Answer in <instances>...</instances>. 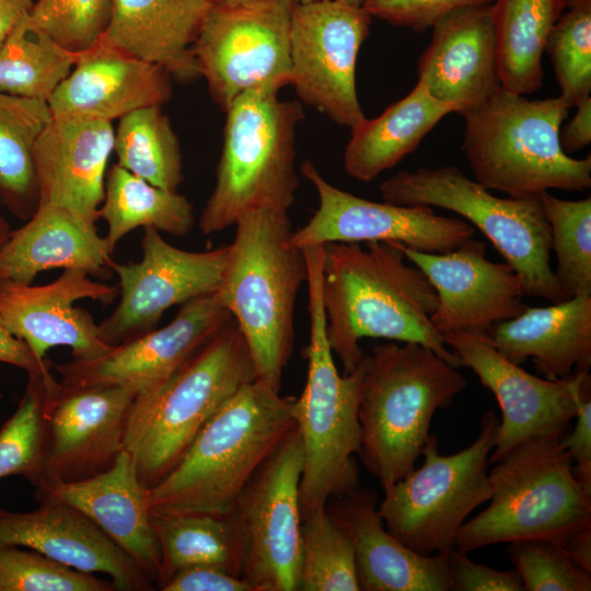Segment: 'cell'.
Segmentation results:
<instances>
[{
  "label": "cell",
  "instance_id": "cell-25",
  "mask_svg": "<svg viewBox=\"0 0 591 591\" xmlns=\"http://www.w3.org/2000/svg\"><path fill=\"white\" fill-rule=\"evenodd\" d=\"M39 502L30 512L0 508V545L27 547L73 569L108 575L115 590L154 589L140 567L83 513L62 502Z\"/></svg>",
  "mask_w": 591,
  "mask_h": 591
},
{
  "label": "cell",
  "instance_id": "cell-47",
  "mask_svg": "<svg viewBox=\"0 0 591 591\" xmlns=\"http://www.w3.org/2000/svg\"><path fill=\"white\" fill-rule=\"evenodd\" d=\"M577 407L576 424L561 442L570 454L573 472L582 487L591 494V395L590 374L575 392Z\"/></svg>",
  "mask_w": 591,
  "mask_h": 591
},
{
  "label": "cell",
  "instance_id": "cell-20",
  "mask_svg": "<svg viewBox=\"0 0 591 591\" xmlns=\"http://www.w3.org/2000/svg\"><path fill=\"white\" fill-rule=\"evenodd\" d=\"M390 243L431 282L437 294L431 323L442 336L488 332L526 308L520 277L506 262L489 260L483 242L471 239L448 253H426Z\"/></svg>",
  "mask_w": 591,
  "mask_h": 591
},
{
  "label": "cell",
  "instance_id": "cell-46",
  "mask_svg": "<svg viewBox=\"0 0 591 591\" xmlns=\"http://www.w3.org/2000/svg\"><path fill=\"white\" fill-rule=\"evenodd\" d=\"M452 591H524L515 570H498L473 561L466 552H449Z\"/></svg>",
  "mask_w": 591,
  "mask_h": 591
},
{
  "label": "cell",
  "instance_id": "cell-19",
  "mask_svg": "<svg viewBox=\"0 0 591 591\" xmlns=\"http://www.w3.org/2000/svg\"><path fill=\"white\" fill-rule=\"evenodd\" d=\"M231 318L215 292L182 304L159 329L112 346L100 357L72 359L55 369L66 386L119 385L138 395L164 383Z\"/></svg>",
  "mask_w": 591,
  "mask_h": 591
},
{
  "label": "cell",
  "instance_id": "cell-23",
  "mask_svg": "<svg viewBox=\"0 0 591 591\" xmlns=\"http://www.w3.org/2000/svg\"><path fill=\"white\" fill-rule=\"evenodd\" d=\"M432 30L418 80L463 116L501 88L493 3L456 10Z\"/></svg>",
  "mask_w": 591,
  "mask_h": 591
},
{
  "label": "cell",
  "instance_id": "cell-53",
  "mask_svg": "<svg viewBox=\"0 0 591 591\" xmlns=\"http://www.w3.org/2000/svg\"><path fill=\"white\" fill-rule=\"evenodd\" d=\"M293 3H306V2H313V1H324V0H291ZM340 1L354 5H362L364 0H335Z\"/></svg>",
  "mask_w": 591,
  "mask_h": 591
},
{
  "label": "cell",
  "instance_id": "cell-42",
  "mask_svg": "<svg viewBox=\"0 0 591 591\" xmlns=\"http://www.w3.org/2000/svg\"><path fill=\"white\" fill-rule=\"evenodd\" d=\"M44 399V380L28 378L16 410L0 429V478L21 475L35 482L43 456Z\"/></svg>",
  "mask_w": 591,
  "mask_h": 591
},
{
  "label": "cell",
  "instance_id": "cell-12",
  "mask_svg": "<svg viewBox=\"0 0 591 591\" xmlns=\"http://www.w3.org/2000/svg\"><path fill=\"white\" fill-rule=\"evenodd\" d=\"M291 0H220L207 11L192 50L213 101L224 111L256 89L291 82Z\"/></svg>",
  "mask_w": 591,
  "mask_h": 591
},
{
  "label": "cell",
  "instance_id": "cell-52",
  "mask_svg": "<svg viewBox=\"0 0 591 591\" xmlns=\"http://www.w3.org/2000/svg\"><path fill=\"white\" fill-rule=\"evenodd\" d=\"M11 228L9 222L0 215V247L5 243L8 240Z\"/></svg>",
  "mask_w": 591,
  "mask_h": 591
},
{
  "label": "cell",
  "instance_id": "cell-6",
  "mask_svg": "<svg viewBox=\"0 0 591 591\" xmlns=\"http://www.w3.org/2000/svg\"><path fill=\"white\" fill-rule=\"evenodd\" d=\"M255 379L247 345L231 318L164 383L136 395L124 449L143 485L162 479L206 422Z\"/></svg>",
  "mask_w": 591,
  "mask_h": 591
},
{
  "label": "cell",
  "instance_id": "cell-21",
  "mask_svg": "<svg viewBox=\"0 0 591 591\" xmlns=\"http://www.w3.org/2000/svg\"><path fill=\"white\" fill-rule=\"evenodd\" d=\"M117 293L118 288L91 279L82 269H63L46 285L0 286V317L38 358H47L56 346H67L73 359H93L112 346L102 339L93 316L74 303L90 299L108 304Z\"/></svg>",
  "mask_w": 591,
  "mask_h": 591
},
{
  "label": "cell",
  "instance_id": "cell-16",
  "mask_svg": "<svg viewBox=\"0 0 591 591\" xmlns=\"http://www.w3.org/2000/svg\"><path fill=\"white\" fill-rule=\"evenodd\" d=\"M141 259L131 264L112 260L119 280L120 299L113 313L99 324L102 339L115 346L155 328L164 312L218 291L229 245L192 252L171 245L154 228H143Z\"/></svg>",
  "mask_w": 591,
  "mask_h": 591
},
{
  "label": "cell",
  "instance_id": "cell-5",
  "mask_svg": "<svg viewBox=\"0 0 591 591\" xmlns=\"http://www.w3.org/2000/svg\"><path fill=\"white\" fill-rule=\"evenodd\" d=\"M306 264L310 340L305 385L294 397L293 416L303 447L299 496L302 518L361 486L355 455L361 447L359 398L362 358L339 374L326 333L322 299L323 245L303 250Z\"/></svg>",
  "mask_w": 591,
  "mask_h": 591
},
{
  "label": "cell",
  "instance_id": "cell-17",
  "mask_svg": "<svg viewBox=\"0 0 591 591\" xmlns=\"http://www.w3.org/2000/svg\"><path fill=\"white\" fill-rule=\"evenodd\" d=\"M448 347L496 397L501 410L489 464L501 460L518 444L538 436L567 432L577 414L575 392L589 375L576 371L564 380L535 376L501 355L488 332H453L443 335Z\"/></svg>",
  "mask_w": 591,
  "mask_h": 591
},
{
  "label": "cell",
  "instance_id": "cell-39",
  "mask_svg": "<svg viewBox=\"0 0 591 591\" xmlns=\"http://www.w3.org/2000/svg\"><path fill=\"white\" fill-rule=\"evenodd\" d=\"M541 206L556 255L555 279L567 299L591 296V198L566 200L542 192Z\"/></svg>",
  "mask_w": 591,
  "mask_h": 591
},
{
  "label": "cell",
  "instance_id": "cell-50",
  "mask_svg": "<svg viewBox=\"0 0 591 591\" xmlns=\"http://www.w3.org/2000/svg\"><path fill=\"white\" fill-rule=\"evenodd\" d=\"M577 111L559 131L561 149L570 155L591 142V97L576 105Z\"/></svg>",
  "mask_w": 591,
  "mask_h": 591
},
{
  "label": "cell",
  "instance_id": "cell-38",
  "mask_svg": "<svg viewBox=\"0 0 591 591\" xmlns=\"http://www.w3.org/2000/svg\"><path fill=\"white\" fill-rule=\"evenodd\" d=\"M302 591H360L352 541L326 507L302 518Z\"/></svg>",
  "mask_w": 591,
  "mask_h": 591
},
{
  "label": "cell",
  "instance_id": "cell-4",
  "mask_svg": "<svg viewBox=\"0 0 591 591\" xmlns=\"http://www.w3.org/2000/svg\"><path fill=\"white\" fill-rule=\"evenodd\" d=\"M234 225L216 294L245 339L256 379L280 392L293 345L296 300L306 279L304 254L287 244L292 228L286 210L253 209Z\"/></svg>",
  "mask_w": 591,
  "mask_h": 591
},
{
  "label": "cell",
  "instance_id": "cell-10",
  "mask_svg": "<svg viewBox=\"0 0 591 591\" xmlns=\"http://www.w3.org/2000/svg\"><path fill=\"white\" fill-rule=\"evenodd\" d=\"M379 190L389 204L457 213L478 228L518 274L525 297L567 300L551 266V231L538 196L497 197L454 165L399 171Z\"/></svg>",
  "mask_w": 591,
  "mask_h": 591
},
{
  "label": "cell",
  "instance_id": "cell-31",
  "mask_svg": "<svg viewBox=\"0 0 591 591\" xmlns=\"http://www.w3.org/2000/svg\"><path fill=\"white\" fill-rule=\"evenodd\" d=\"M451 113H455V108L433 97L418 80L406 96L381 115L372 119L366 117L350 129L351 137L344 152L345 172L359 182H372L415 151Z\"/></svg>",
  "mask_w": 591,
  "mask_h": 591
},
{
  "label": "cell",
  "instance_id": "cell-18",
  "mask_svg": "<svg viewBox=\"0 0 591 591\" xmlns=\"http://www.w3.org/2000/svg\"><path fill=\"white\" fill-rule=\"evenodd\" d=\"M136 393L119 385L45 386L44 444L33 485L77 480L108 467L124 449L125 425Z\"/></svg>",
  "mask_w": 591,
  "mask_h": 591
},
{
  "label": "cell",
  "instance_id": "cell-35",
  "mask_svg": "<svg viewBox=\"0 0 591 591\" xmlns=\"http://www.w3.org/2000/svg\"><path fill=\"white\" fill-rule=\"evenodd\" d=\"M51 118L47 101L0 91V198L23 221L38 207L33 151Z\"/></svg>",
  "mask_w": 591,
  "mask_h": 591
},
{
  "label": "cell",
  "instance_id": "cell-9",
  "mask_svg": "<svg viewBox=\"0 0 591 591\" xmlns=\"http://www.w3.org/2000/svg\"><path fill=\"white\" fill-rule=\"evenodd\" d=\"M279 91L242 93L224 109L221 155L212 192L199 217L204 235L235 224L245 212L269 207L289 211L296 199V129L304 118L298 101Z\"/></svg>",
  "mask_w": 591,
  "mask_h": 591
},
{
  "label": "cell",
  "instance_id": "cell-26",
  "mask_svg": "<svg viewBox=\"0 0 591 591\" xmlns=\"http://www.w3.org/2000/svg\"><path fill=\"white\" fill-rule=\"evenodd\" d=\"M378 506V493L362 486L326 503L352 541L360 591H452L449 553L412 551L386 529Z\"/></svg>",
  "mask_w": 591,
  "mask_h": 591
},
{
  "label": "cell",
  "instance_id": "cell-15",
  "mask_svg": "<svg viewBox=\"0 0 591 591\" xmlns=\"http://www.w3.org/2000/svg\"><path fill=\"white\" fill-rule=\"evenodd\" d=\"M300 171L314 187L318 206L303 227L291 232L289 246L302 250L332 242L379 241L426 253H448L475 234L467 221L439 216L432 207L376 202L337 188L311 161H304Z\"/></svg>",
  "mask_w": 591,
  "mask_h": 591
},
{
  "label": "cell",
  "instance_id": "cell-36",
  "mask_svg": "<svg viewBox=\"0 0 591 591\" xmlns=\"http://www.w3.org/2000/svg\"><path fill=\"white\" fill-rule=\"evenodd\" d=\"M79 53L59 44L28 13L0 46V91L47 101L72 70Z\"/></svg>",
  "mask_w": 591,
  "mask_h": 591
},
{
  "label": "cell",
  "instance_id": "cell-33",
  "mask_svg": "<svg viewBox=\"0 0 591 591\" xmlns=\"http://www.w3.org/2000/svg\"><path fill=\"white\" fill-rule=\"evenodd\" d=\"M100 218L107 224L105 239L113 252L137 228L151 227L182 237L195 224L193 205L184 195L154 186L117 163L105 177Z\"/></svg>",
  "mask_w": 591,
  "mask_h": 591
},
{
  "label": "cell",
  "instance_id": "cell-1",
  "mask_svg": "<svg viewBox=\"0 0 591 591\" xmlns=\"http://www.w3.org/2000/svg\"><path fill=\"white\" fill-rule=\"evenodd\" d=\"M322 299L328 344L343 374L363 357L366 337L420 344L463 367L431 323L437 305L431 282L390 242L325 244Z\"/></svg>",
  "mask_w": 591,
  "mask_h": 591
},
{
  "label": "cell",
  "instance_id": "cell-40",
  "mask_svg": "<svg viewBox=\"0 0 591 591\" xmlns=\"http://www.w3.org/2000/svg\"><path fill=\"white\" fill-rule=\"evenodd\" d=\"M563 96L571 106L591 97V0H565L546 40Z\"/></svg>",
  "mask_w": 591,
  "mask_h": 591
},
{
  "label": "cell",
  "instance_id": "cell-49",
  "mask_svg": "<svg viewBox=\"0 0 591 591\" xmlns=\"http://www.w3.org/2000/svg\"><path fill=\"white\" fill-rule=\"evenodd\" d=\"M0 362L24 370L28 378H40L46 383L55 380L48 358H38L31 348L4 325L0 317Z\"/></svg>",
  "mask_w": 591,
  "mask_h": 591
},
{
  "label": "cell",
  "instance_id": "cell-45",
  "mask_svg": "<svg viewBox=\"0 0 591 591\" xmlns=\"http://www.w3.org/2000/svg\"><path fill=\"white\" fill-rule=\"evenodd\" d=\"M495 0H364L362 7L373 18L422 32L448 14Z\"/></svg>",
  "mask_w": 591,
  "mask_h": 591
},
{
  "label": "cell",
  "instance_id": "cell-43",
  "mask_svg": "<svg viewBox=\"0 0 591 591\" xmlns=\"http://www.w3.org/2000/svg\"><path fill=\"white\" fill-rule=\"evenodd\" d=\"M507 552L526 591H590L591 572L548 540L508 543Z\"/></svg>",
  "mask_w": 591,
  "mask_h": 591
},
{
  "label": "cell",
  "instance_id": "cell-7",
  "mask_svg": "<svg viewBox=\"0 0 591 591\" xmlns=\"http://www.w3.org/2000/svg\"><path fill=\"white\" fill-rule=\"evenodd\" d=\"M571 107L560 95L528 100L498 89L463 115L462 149L475 179L510 197L589 189L591 155L575 159L559 142L561 123Z\"/></svg>",
  "mask_w": 591,
  "mask_h": 591
},
{
  "label": "cell",
  "instance_id": "cell-51",
  "mask_svg": "<svg viewBox=\"0 0 591 591\" xmlns=\"http://www.w3.org/2000/svg\"><path fill=\"white\" fill-rule=\"evenodd\" d=\"M35 0H0V46L21 21L28 14Z\"/></svg>",
  "mask_w": 591,
  "mask_h": 591
},
{
  "label": "cell",
  "instance_id": "cell-3",
  "mask_svg": "<svg viewBox=\"0 0 591 591\" xmlns=\"http://www.w3.org/2000/svg\"><path fill=\"white\" fill-rule=\"evenodd\" d=\"M362 366L358 455L385 490L415 468L433 415L453 404L467 380L416 343L375 345Z\"/></svg>",
  "mask_w": 591,
  "mask_h": 591
},
{
  "label": "cell",
  "instance_id": "cell-48",
  "mask_svg": "<svg viewBox=\"0 0 591 591\" xmlns=\"http://www.w3.org/2000/svg\"><path fill=\"white\" fill-rule=\"evenodd\" d=\"M162 591H254L241 577L216 566H193L174 573Z\"/></svg>",
  "mask_w": 591,
  "mask_h": 591
},
{
  "label": "cell",
  "instance_id": "cell-14",
  "mask_svg": "<svg viewBox=\"0 0 591 591\" xmlns=\"http://www.w3.org/2000/svg\"><path fill=\"white\" fill-rule=\"evenodd\" d=\"M371 19L362 5L335 0L293 3L291 10L290 84L303 103L349 129L366 118L356 66Z\"/></svg>",
  "mask_w": 591,
  "mask_h": 591
},
{
  "label": "cell",
  "instance_id": "cell-34",
  "mask_svg": "<svg viewBox=\"0 0 591 591\" xmlns=\"http://www.w3.org/2000/svg\"><path fill=\"white\" fill-rule=\"evenodd\" d=\"M151 525L161 555L159 589L174 573L193 566H216L241 577L243 552L231 513H151Z\"/></svg>",
  "mask_w": 591,
  "mask_h": 591
},
{
  "label": "cell",
  "instance_id": "cell-44",
  "mask_svg": "<svg viewBox=\"0 0 591 591\" xmlns=\"http://www.w3.org/2000/svg\"><path fill=\"white\" fill-rule=\"evenodd\" d=\"M111 0H35L31 19L66 48L82 51L103 35Z\"/></svg>",
  "mask_w": 591,
  "mask_h": 591
},
{
  "label": "cell",
  "instance_id": "cell-37",
  "mask_svg": "<svg viewBox=\"0 0 591 591\" xmlns=\"http://www.w3.org/2000/svg\"><path fill=\"white\" fill-rule=\"evenodd\" d=\"M113 151L119 166L154 186L177 190L184 179L179 141L161 106L142 107L123 116Z\"/></svg>",
  "mask_w": 591,
  "mask_h": 591
},
{
  "label": "cell",
  "instance_id": "cell-8",
  "mask_svg": "<svg viewBox=\"0 0 591 591\" xmlns=\"http://www.w3.org/2000/svg\"><path fill=\"white\" fill-rule=\"evenodd\" d=\"M564 434L530 438L488 470L490 503L459 530L463 552L522 540L563 547L591 529V494L577 479Z\"/></svg>",
  "mask_w": 591,
  "mask_h": 591
},
{
  "label": "cell",
  "instance_id": "cell-24",
  "mask_svg": "<svg viewBox=\"0 0 591 591\" xmlns=\"http://www.w3.org/2000/svg\"><path fill=\"white\" fill-rule=\"evenodd\" d=\"M172 96L170 74L101 39L82 50L47 100L53 117L113 121Z\"/></svg>",
  "mask_w": 591,
  "mask_h": 591
},
{
  "label": "cell",
  "instance_id": "cell-54",
  "mask_svg": "<svg viewBox=\"0 0 591 591\" xmlns=\"http://www.w3.org/2000/svg\"><path fill=\"white\" fill-rule=\"evenodd\" d=\"M211 1L215 2V1H220V0H211Z\"/></svg>",
  "mask_w": 591,
  "mask_h": 591
},
{
  "label": "cell",
  "instance_id": "cell-29",
  "mask_svg": "<svg viewBox=\"0 0 591 591\" xmlns=\"http://www.w3.org/2000/svg\"><path fill=\"white\" fill-rule=\"evenodd\" d=\"M211 0H111L101 40L157 65L170 77H200L192 46Z\"/></svg>",
  "mask_w": 591,
  "mask_h": 591
},
{
  "label": "cell",
  "instance_id": "cell-55",
  "mask_svg": "<svg viewBox=\"0 0 591 591\" xmlns=\"http://www.w3.org/2000/svg\"><path fill=\"white\" fill-rule=\"evenodd\" d=\"M1 205H2V204H1V198H0V206H1Z\"/></svg>",
  "mask_w": 591,
  "mask_h": 591
},
{
  "label": "cell",
  "instance_id": "cell-28",
  "mask_svg": "<svg viewBox=\"0 0 591 591\" xmlns=\"http://www.w3.org/2000/svg\"><path fill=\"white\" fill-rule=\"evenodd\" d=\"M112 254L94 221L65 207L38 205L0 247V286L31 285L38 274L57 268L82 269L104 278Z\"/></svg>",
  "mask_w": 591,
  "mask_h": 591
},
{
  "label": "cell",
  "instance_id": "cell-11",
  "mask_svg": "<svg viewBox=\"0 0 591 591\" xmlns=\"http://www.w3.org/2000/svg\"><path fill=\"white\" fill-rule=\"evenodd\" d=\"M499 419L486 410L476 439L460 452L444 455L430 433L424 464L386 488L378 508L386 529L420 555L449 553L468 515L489 501V455Z\"/></svg>",
  "mask_w": 591,
  "mask_h": 591
},
{
  "label": "cell",
  "instance_id": "cell-13",
  "mask_svg": "<svg viewBox=\"0 0 591 591\" xmlns=\"http://www.w3.org/2000/svg\"><path fill=\"white\" fill-rule=\"evenodd\" d=\"M303 463L294 426L248 479L231 512L243 552L241 577L254 591L300 590Z\"/></svg>",
  "mask_w": 591,
  "mask_h": 591
},
{
  "label": "cell",
  "instance_id": "cell-27",
  "mask_svg": "<svg viewBox=\"0 0 591 591\" xmlns=\"http://www.w3.org/2000/svg\"><path fill=\"white\" fill-rule=\"evenodd\" d=\"M114 135L111 121L53 117L33 151L38 205L65 207L96 222Z\"/></svg>",
  "mask_w": 591,
  "mask_h": 591
},
{
  "label": "cell",
  "instance_id": "cell-41",
  "mask_svg": "<svg viewBox=\"0 0 591 591\" xmlns=\"http://www.w3.org/2000/svg\"><path fill=\"white\" fill-rule=\"evenodd\" d=\"M112 581L73 569L34 549L0 545V591H113Z\"/></svg>",
  "mask_w": 591,
  "mask_h": 591
},
{
  "label": "cell",
  "instance_id": "cell-22",
  "mask_svg": "<svg viewBox=\"0 0 591 591\" xmlns=\"http://www.w3.org/2000/svg\"><path fill=\"white\" fill-rule=\"evenodd\" d=\"M39 501H58L89 518L158 586L161 555L151 525L149 488L140 480L130 454L123 449L112 464L77 480L36 485Z\"/></svg>",
  "mask_w": 591,
  "mask_h": 591
},
{
  "label": "cell",
  "instance_id": "cell-2",
  "mask_svg": "<svg viewBox=\"0 0 591 591\" xmlns=\"http://www.w3.org/2000/svg\"><path fill=\"white\" fill-rule=\"evenodd\" d=\"M293 403L257 379L244 385L149 488L150 512L230 514L248 479L296 426Z\"/></svg>",
  "mask_w": 591,
  "mask_h": 591
},
{
  "label": "cell",
  "instance_id": "cell-32",
  "mask_svg": "<svg viewBox=\"0 0 591 591\" xmlns=\"http://www.w3.org/2000/svg\"><path fill=\"white\" fill-rule=\"evenodd\" d=\"M501 86L530 94L543 82L547 37L565 0H495L493 3Z\"/></svg>",
  "mask_w": 591,
  "mask_h": 591
},
{
  "label": "cell",
  "instance_id": "cell-30",
  "mask_svg": "<svg viewBox=\"0 0 591 591\" xmlns=\"http://www.w3.org/2000/svg\"><path fill=\"white\" fill-rule=\"evenodd\" d=\"M495 348L510 361L531 359L549 380H564L591 367V296L543 308L526 306L488 331Z\"/></svg>",
  "mask_w": 591,
  "mask_h": 591
}]
</instances>
